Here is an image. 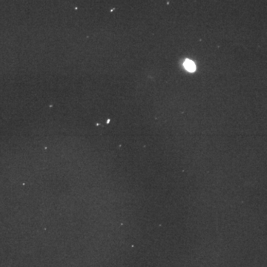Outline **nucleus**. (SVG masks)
<instances>
[{"label":"nucleus","mask_w":267,"mask_h":267,"mask_svg":"<svg viewBox=\"0 0 267 267\" xmlns=\"http://www.w3.org/2000/svg\"><path fill=\"white\" fill-rule=\"evenodd\" d=\"M184 67L189 72H194L196 70V66L194 62H192L189 59H186L185 61Z\"/></svg>","instance_id":"nucleus-1"}]
</instances>
